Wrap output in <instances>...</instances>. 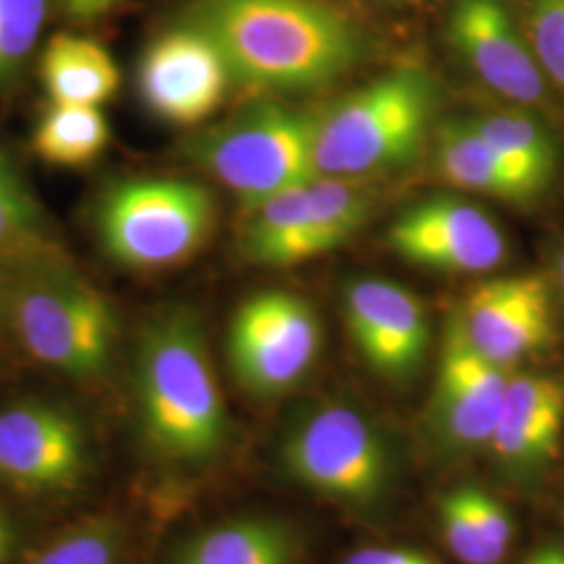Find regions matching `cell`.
<instances>
[{
  "instance_id": "1",
  "label": "cell",
  "mask_w": 564,
  "mask_h": 564,
  "mask_svg": "<svg viewBox=\"0 0 564 564\" xmlns=\"http://www.w3.org/2000/svg\"><path fill=\"white\" fill-rule=\"evenodd\" d=\"M184 21L220 48L235 84L256 90L323 88L366 53L362 30L324 0H195Z\"/></svg>"
},
{
  "instance_id": "2",
  "label": "cell",
  "mask_w": 564,
  "mask_h": 564,
  "mask_svg": "<svg viewBox=\"0 0 564 564\" xmlns=\"http://www.w3.org/2000/svg\"><path fill=\"white\" fill-rule=\"evenodd\" d=\"M134 395L142 440L163 463L203 466L228 449L230 414L191 310L167 307L142 326Z\"/></svg>"
},
{
  "instance_id": "3",
  "label": "cell",
  "mask_w": 564,
  "mask_h": 564,
  "mask_svg": "<svg viewBox=\"0 0 564 564\" xmlns=\"http://www.w3.org/2000/svg\"><path fill=\"white\" fill-rule=\"evenodd\" d=\"M7 324L42 366L76 381L101 379L118 343V314L63 249L2 270Z\"/></svg>"
},
{
  "instance_id": "4",
  "label": "cell",
  "mask_w": 564,
  "mask_h": 564,
  "mask_svg": "<svg viewBox=\"0 0 564 564\" xmlns=\"http://www.w3.org/2000/svg\"><path fill=\"white\" fill-rule=\"evenodd\" d=\"M435 101L431 76L402 65L318 111L316 176L362 178L412 160L429 137Z\"/></svg>"
},
{
  "instance_id": "5",
  "label": "cell",
  "mask_w": 564,
  "mask_h": 564,
  "mask_svg": "<svg viewBox=\"0 0 564 564\" xmlns=\"http://www.w3.org/2000/svg\"><path fill=\"white\" fill-rule=\"evenodd\" d=\"M316 120L312 111L256 102L197 134L188 153L249 207L316 178Z\"/></svg>"
},
{
  "instance_id": "6",
  "label": "cell",
  "mask_w": 564,
  "mask_h": 564,
  "mask_svg": "<svg viewBox=\"0 0 564 564\" xmlns=\"http://www.w3.org/2000/svg\"><path fill=\"white\" fill-rule=\"evenodd\" d=\"M214 226L216 202L195 182H118L97 207L102 251L128 270H163L193 258Z\"/></svg>"
},
{
  "instance_id": "7",
  "label": "cell",
  "mask_w": 564,
  "mask_h": 564,
  "mask_svg": "<svg viewBox=\"0 0 564 564\" xmlns=\"http://www.w3.org/2000/svg\"><path fill=\"white\" fill-rule=\"evenodd\" d=\"M281 460L297 484L354 508L379 505L393 481V458L381 431L343 403L318 405L293 424Z\"/></svg>"
},
{
  "instance_id": "8",
  "label": "cell",
  "mask_w": 564,
  "mask_h": 564,
  "mask_svg": "<svg viewBox=\"0 0 564 564\" xmlns=\"http://www.w3.org/2000/svg\"><path fill=\"white\" fill-rule=\"evenodd\" d=\"M93 444L65 405L25 398L0 405V485L28 500H61L93 477Z\"/></svg>"
},
{
  "instance_id": "9",
  "label": "cell",
  "mask_w": 564,
  "mask_h": 564,
  "mask_svg": "<svg viewBox=\"0 0 564 564\" xmlns=\"http://www.w3.org/2000/svg\"><path fill=\"white\" fill-rule=\"evenodd\" d=\"M321 323L310 303L289 291H262L235 312L228 362L249 393L272 398L302 381L321 351Z\"/></svg>"
},
{
  "instance_id": "10",
  "label": "cell",
  "mask_w": 564,
  "mask_h": 564,
  "mask_svg": "<svg viewBox=\"0 0 564 564\" xmlns=\"http://www.w3.org/2000/svg\"><path fill=\"white\" fill-rule=\"evenodd\" d=\"M232 84L220 48L186 21L151 42L139 65L142 102L174 126H197L212 118Z\"/></svg>"
},
{
  "instance_id": "11",
  "label": "cell",
  "mask_w": 564,
  "mask_h": 564,
  "mask_svg": "<svg viewBox=\"0 0 564 564\" xmlns=\"http://www.w3.org/2000/svg\"><path fill=\"white\" fill-rule=\"evenodd\" d=\"M447 41L485 86L519 107L542 105L547 80L506 0H452Z\"/></svg>"
},
{
  "instance_id": "12",
  "label": "cell",
  "mask_w": 564,
  "mask_h": 564,
  "mask_svg": "<svg viewBox=\"0 0 564 564\" xmlns=\"http://www.w3.org/2000/svg\"><path fill=\"white\" fill-rule=\"evenodd\" d=\"M387 241L405 262L464 274L496 270L508 251L498 223L458 197L416 203L391 224Z\"/></svg>"
},
{
  "instance_id": "13",
  "label": "cell",
  "mask_w": 564,
  "mask_h": 564,
  "mask_svg": "<svg viewBox=\"0 0 564 564\" xmlns=\"http://www.w3.org/2000/svg\"><path fill=\"white\" fill-rule=\"evenodd\" d=\"M454 316L468 341L505 368L544 351L554 341L552 293L540 274L481 282Z\"/></svg>"
},
{
  "instance_id": "14",
  "label": "cell",
  "mask_w": 564,
  "mask_h": 564,
  "mask_svg": "<svg viewBox=\"0 0 564 564\" xmlns=\"http://www.w3.org/2000/svg\"><path fill=\"white\" fill-rule=\"evenodd\" d=\"M343 312L364 360L391 381H408L429 351V321L419 297L395 282L362 279L343 293Z\"/></svg>"
},
{
  "instance_id": "15",
  "label": "cell",
  "mask_w": 564,
  "mask_h": 564,
  "mask_svg": "<svg viewBox=\"0 0 564 564\" xmlns=\"http://www.w3.org/2000/svg\"><path fill=\"white\" fill-rule=\"evenodd\" d=\"M508 383V368L485 358L452 316L433 395V416L445 440L466 449L489 445Z\"/></svg>"
},
{
  "instance_id": "16",
  "label": "cell",
  "mask_w": 564,
  "mask_h": 564,
  "mask_svg": "<svg viewBox=\"0 0 564 564\" xmlns=\"http://www.w3.org/2000/svg\"><path fill=\"white\" fill-rule=\"evenodd\" d=\"M564 429V379L510 377L489 449L517 475H535L558 456Z\"/></svg>"
},
{
  "instance_id": "17",
  "label": "cell",
  "mask_w": 564,
  "mask_h": 564,
  "mask_svg": "<svg viewBox=\"0 0 564 564\" xmlns=\"http://www.w3.org/2000/svg\"><path fill=\"white\" fill-rule=\"evenodd\" d=\"M51 105L101 107L120 88V67L101 42L63 32L53 36L41 61Z\"/></svg>"
},
{
  "instance_id": "18",
  "label": "cell",
  "mask_w": 564,
  "mask_h": 564,
  "mask_svg": "<svg viewBox=\"0 0 564 564\" xmlns=\"http://www.w3.org/2000/svg\"><path fill=\"white\" fill-rule=\"evenodd\" d=\"M435 160L445 181L463 191L517 203L540 195L487 144L468 118L440 128Z\"/></svg>"
},
{
  "instance_id": "19",
  "label": "cell",
  "mask_w": 564,
  "mask_h": 564,
  "mask_svg": "<svg viewBox=\"0 0 564 564\" xmlns=\"http://www.w3.org/2000/svg\"><path fill=\"white\" fill-rule=\"evenodd\" d=\"M242 251L249 262L289 268L314 258L307 182L247 207Z\"/></svg>"
},
{
  "instance_id": "20",
  "label": "cell",
  "mask_w": 564,
  "mask_h": 564,
  "mask_svg": "<svg viewBox=\"0 0 564 564\" xmlns=\"http://www.w3.org/2000/svg\"><path fill=\"white\" fill-rule=\"evenodd\" d=\"M297 542L291 527L270 517H242L207 529L172 564H293Z\"/></svg>"
},
{
  "instance_id": "21",
  "label": "cell",
  "mask_w": 564,
  "mask_h": 564,
  "mask_svg": "<svg viewBox=\"0 0 564 564\" xmlns=\"http://www.w3.org/2000/svg\"><path fill=\"white\" fill-rule=\"evenodd\" d=\"M468 121L519 176L544 193L558 167V147L542 121L523 109L481 113Z\"/></svg>"
},
{
  "instance_id": "22",
  "label": "cell",
  "mask_w": 564,
  "mask_h": 564,
  "mask_svg": "<svg viewBox=\"0 0 564 564\" xmlns=\"http://www.w3.org/2000/svg\"><path fill=\"white\" fill-rule=\"evenodd\" d=\"M111 141L101 107L51 105L39 121L32 149L42 162L57 167H84L97 162Z\"/></svg>"
},
{
  "instance_id": "23",
  "label": "cell",
  "mask_w": 564,
  "mask_h": 564,
  "mask_svg": "<svg viewBox=\"0 0 564 564\" xmlns=\"http://www.w3.org/2000/svg\"><path fill=\"white\" fill-rule=\"evenodd\" d=\"M307 199L314 258L349 241L372 212V195L360 178L316 176L307 182Z\"/></svg>"
},
{
  "instance_id": "24",
  "label": "cell",
  "mask_w": 564,
  "mask_h": 564,
  "mask_svg": "<svg viewBox=\"0 0 564 564\" xmlns=\"http://www.w3.org/2000/svg\"><path fill=\"white\" fill-rule=\"evenodd\" d=\"M61 251L48 237L41 207L7 158L0 155V270Z\"/></svg>"
},
{
  "instance_id": "25",
  "label": "cell",
  "mask_w": 564,
  "mask_h": 564,
  "mask_svg": "<svg viewBox=\"0 0 564 564\" xmlns=\"http://www.w3.org/2000/svg\"><path fill=\"white\" fill-rule=\"evenodd\" d=\"M121 527L113 517H93L46 545L32 564H118Z\"/></svg>"
},
{
  "instance_id": "26",
  "label": "cell",
  "mask_w": 564,
  "mask_h": 564,
  "mask_svg": "<svg viewBox=\"0 0 564 564\" xmlns=\"http://www.w3.org/2000/svg\"><path fill=\"white\" fill-rule=\"evenodd\" d=\"M48 0H0V82L20 74L41 39Z\"/></svg>"
},
{
  "instance_id": "27",
  "label": "cell",
  "mask_w": 564,
  "mask_h": 564,
  "mask_svg": "<svg viewBox=\"0 0 564 564\" xmlns=\"http://www.w3.org/2000/svg\"><path fill=\"white\" fill-rule=\"evenodd\" d=\"M524 32L545 80L564 93V0H524Z\"/></svg>"
},
{
  "instance_id": "28",
  "label": "cell",
  "mask_w": 564,
  "mask_h": 564,
  "mask_svg": "<svg viewBox=\"0 0 564 564\" xmlns=\"http://www.w3.org/2000/svg\"><path fill=\"white\" fill-rule=\"evenodd\" d=\"M440 523L445 544L464 564H500L485 542L484 533L473 517L466 487L447 491L440 502Z\"/></svg>"
},
{
  "instance_id": "29",
  "label": "cell",
  "mask_w": 564,
  "mask_h": 564,
  "mask_svg": "<svg viewBox=\"0 0 564 564\" xmlns=\"http://www.w3.org/2000/svg\"><path fill=\"white\" fill-rule=\"evenodd\" d=\"M468 505L473 517L484 533L485 542L502 563L514 540V523L505 505H500L494 496H489L479 487H466Z\"/></svg>"
},
{
  "instance_id": "30",
  "label": "cell",
  "mask_w": 564,
  "mask_h": 564,
  "mask_svg": "<svg viewBox=\"0 0 564 564\" xmlns=\"http://www.w3.org/2000/svg\"><path fill=\"white\" fill-rule=\"evenodd\" d=\"M343 564H437L423 552L405 547H366Z\"/></svg>"
},
{
  "instance_id": "31",
  "label": "cell",
  "mask_w": 564,
  "mask_h": 564,
  "mask_svg": "<svg viewBox=\"0 0 564 564\" xmlns=\"http://www.w3.org/2000/svg\"><path fill=\"white\" fill-rule=\"evenodd\" d=\"M23 531L11 508L0 500V564H11L20 554Z\"/></svg>"
},
{
  "instance_id": "32",
  "label": "cell",
  "mask_w": 564,
  "mask_h": 564,
  "mask_svg": "<svg viewBox=\"0 0 564 564\" xmlns=\"http://www.w3.org/2000/svg\"><path fill=\"white\" fill-rule=\"evenodd\" d=\"M118 0H61L65 11L76 20H97L109 13Z\"/></svg>"
},
{
  "instance_id": "33",
  "label": "cell",
  "mask_w": 564,
  "mask_h": 564,
  "mask_svg": "<svg viewBox=\"0 0 564 564\" xmlns=\"http://www.w3.org/2000/svg\"><path fill=\"white\" fill-rule=\"evenodd\" d=\"M523 564H564V547L556 544L540 545Z\"/></svg>"
},
{
  "instance_id": "34",
  "label": "cell",
  "mask_w": 564,
  "mask_h": 564,
  "mask_svg": "<svg viewBox=\"0 0 564 564\" xmlns=\"http://www.w3.org/2000/svg\"><path fill=\"white\" fill-rule=\"evenodd\" d=\"M9 330V324H7V303H4V289H2V281H0V339L2 335Z\"/></svg>"
},
{
  "instance_id": "35",
  "label": "cell",
  "mask_w": 564,
  "mask_h": 564,
  "mask_svg": "<svg viewBox=\"0 0 564 564\" xmlns=\"http://www.w3.org/2000/svg\"><path fill=\"white\" fill-rule=\"evenodd\" d=\"M558 268H561V282H563V289H564V251H563V256H561V262H558Z\"/></svg>"
}]
</instances>
